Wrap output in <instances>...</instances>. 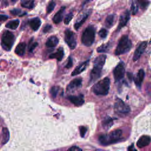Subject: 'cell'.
<instances>
[{
    "instance_id": "obj_4",
    "label": "cell",
    "mask_w": 151,
    "mask_h": 151,
    "mask_svg": "<svg viewBox=\"0 0 151 151\" xmlns=\"http://www.w3.org/2000/svg\"><path fill=\"white\" fill-rule=\"evenodd\" d=\"M132 46V42L129 38L128 36L124 35L119 40V42L115 50V54L116 56L125 54L130 51Z\"/></svg>"
},
{
    "instance_id": "obj_22",
    "label": "cell",
    "mask_w": 151,
    "mask_h": 151,
    "mask_svg": "<svg viewBox=\"0 0 151 151\" xmlns=\"http://www.w3.org/2000/svg\"><path fill=\"white\" fill-rule=\"evenodd\" d=\"M113 124V119L108 116L105 117L102 121V126L106 130L109 129Z\"/></svg>"
},
{
    "instance_id": "obj_11",
    "label": "cell",
    "mask_w": 151,
    "mask_h": 151,
    "mask_svg": "<svg viewBox=\"0 0 151 151\" xmlns=\"http://www.w3.org/2000/svg\"><path fill=\"white\" fill-rule=\"evenodd\" d=\"M147 45H148V43L146 42H144L136 49L133 58V60L134 62L137 61V60H139V58L144 54Z\"/></svg>"
},
{
    "instance_id": "obj_28",
    "label": "cell",
    "mask_w": 151,
    "mask_h": 151,
    "mask_svg": "<svg viewBox=\"0 0 151 151\" xmlns=\"http://www.w3.org/2000/svg\"><path fill=\"white\" fill-rule=\"evenodd\" d=\"M88 17H89V14H86L81 19H80V21H77V23H76L75 24H74V28L76 30H79V28L80 27H81L83 24H84V23L86 21V20H87V18H88Z\"/></svg>"
},
{
    "instance_id": "obj_1",
    "label": "cell",
    "mask_w": 151,
    "mask_h": 151,
    "mask_svg": "<svg viewBox=\"0 0 151 151\" xmlns=\"http://www.w3.org/2000/svg\"><path fill=\"white\" fill-rule=\"evenodd\" d=\"M106 56L102 54L97 56L93 62V68L90 74L89 85H91L96 82L101 76L102 70L105 64Z\"/></svg>"
},
{
    "instance_id": "obj_37",
    "label": "cell",
    "mask_w": 151,
    "mask_h": 151,
    "mask_svg": "<svg viewBox=\"0 0 151 151\" xmlns=\"http://www.w3.org/2000/svg\"><path fill=\"white\" fill-rule=\"evenodd\" d=\"M73 66V60L71 56H70L68 58V62L67 63L66 65V68H70Z\"/></svg>"
},
{
    "instance_id": "obj_13",
    "label": "cell",
    "mask_w": 151,
    "mask_h": 151,
    "mask_svg": "<svg viewBox=\"0 0 151 151\" xmlns=\"http://www.w3.org/2000/svg\"><path fill=\"white\" fill-rule=\"evenodd\" d=\"M67 98L70 102H72L76 106H82L85 103L84 96L83 95H79V96H69Z\"/></svg>"
},
{
    "instance_id": "obj_17",
    "label": "cell",
    "mask_w": 151,
    "mask_h": 151,
    "mask_svg": "<svg viewBox=\"0 0 151 151\" xmlns=\"http://www.w3.org/2000/svg\"><path fill=\"white\" fill-rule=\"evenodd\" d=\"M65 9H66L65 7H62L58 10V12L54 15V16L53 18V21L54 24H59L62 21Z\"/></svg>"
},
{
    "instance_id": "obj_35",
    "label": "cell",
    "mask_w": 151,
    "mask_h": 151,
    "mask_svg": "<svg viewBox=\"0 0 151 151\" xmlns=\"http://www.w3.org/2000/svg\"><path fill=\"white\" fill-rule=\"evenodd\" d=\"M80 134L82 138H84L86 135V134L87 131V129L85 126H80Z\"/></svg>"
},
{
    "instance_id": "obj_38",
    "label": "cell",
    "mask_w": 151,
    "mask_h": 151,
    "mask_svg": "<svg viewBox=\"0 0 151 151\" xmlns=\"http://www.w3.org/2000/svg\"><path fill=\"white\" fill-rule=\"evenodd\" d=\"M10 13L13 15H18L21 13V11L19 9H13L10 11Z\"/></svg>"
},
{
    "instance_id": "obj_31",
    "label": "cell",
    "mask_w": 151,
    "mask_h": 151,
    "mask_svg": "<svg viewBox=\"0 0 151 151\" xmlns=\"http://www.w3.org/2000/svg\"><path fill=\"white\" fill-rule=\"evenodd\" d=\"M136 2L140 7L142 9L146 8L149 4L148 0H136Z\"/></svg>"
},
{
    "instance_id": "obj_34",
    "label": "cell",
    "mask_w": 151,
    "mask_h": 151,
    "mask_svg": "<svg viewBox=\"0 0 151 151\" xmlns=\"http://www.w3.org/2000/svg\"><path fill=\"white\" fill-rule=\"evenodd\" d=\"M107 33H108V32L106 29L102 28L99 32V36L102 38H105L107 36Z\"/></svg>"
},
{
    "instance_id": "obj_25",
    "label": "cell",
    "mask_w": 151,
    "mask_h": 151,
    "mask_svg": "<svg viewBox=\"0 0 151 151\" xmlns=\"http://www.w3.org/2000/svg\"><path fill=\"white\" fill-rule=\"evenodd\" d=\"M21 5L25 8L31 9L34 6V0H21Z\"/></svg>"
},
{
    "instance_id": "obj_43",
    "label": "cell",
    "mask_w": 151,
    "mask_h": 151,
    "mask_svg": "<svg viewBox=\"0 0 151 151\" xmlns=\"http://www.w3.org/2000/svg\"><path fill=\"white\" fill-rule=\"evenodd\" d=\"M11 1H12L13 2H15V1H17V0H11Z\"/></svg>"
},
{
    "instance_id": "obj_20",
    "label": "cell",
    "mask_w": 151,
    "mask_h": 151,
    "mask_svg": "<svg viewBox=\"0 0 151 151\" xmlns=\"http://www.w3.org/2000/svg\"><path fill=\"white\" fill-rule=\"evenodd\" d=\"M26 44L24 42L19 43L15 49V53L19 56H23L25 54Z\"/></svg>"
},
{
    "instance_id": "obj_33",
    "label": "cell",
    "mask_w": 151,
    "mask_h": 151,
    "mask_svg": "<svg viewBox=\"0 0 151 151\" xmlns=\"http://www.w3.org/2000/svg\"><path fill=\"white\" fill-rule=\"evenodd\" d=\"M73 17V14L72 13H70L69 14H68L65 17L64 21V24L66 25H68L70 23V22L71 21V20L72 19Z\"/></svg>"
},
{
    "instance_id": "obj_27",
    "label": "cell",
    "mask_w": 151,
    "mask_h": 151,
    "mask_svg": "<svg viewBox=\"0 0 151 151\" xmlns=\"http://www.w3.org/2000/svg\"><path fill=\"white\" fill-rule=\"evenodd\" d=\"M115 15L111 14L107 17L105 20V26L107 28H111L114 24Z\"/></svg>"
},
{
    "instance_id": "obj_26",
    "label": "cell",
    "mask_w": 151,
    "mask_h": 151,
    "mask_svg": "<svg viewBox=\"0 0 151 151\" xmlns=\"http://www.w3.org/2000/svg\"><path fill=\"white\" fill-rule=\"evenodd\" d=\"M19 24V21L18 19H15L10 21L9 22L7 23L5 25V27L8 28L11 30H16Z\"/></svg>"
},
{
    "instance_id": "obj_41",
    "label": "cell",
    "mask_w": 151,
    "mask_h": 151,
    "mask_svg": "<svg viewBox=\"0 0 151 151\" xmlns=\"http://www.w3.org/2000/svg\"><path fill=\"white\" fill-rule=\"evenodd\" d=\"M8 18V17L7 15H3V14H1V15H0V19H1V21H5V20H7Z\"/></svg>"
},
{
    "instance_id": "obj_14",
    "label": "cell",
    "mask_w": 151,
    "mask_h": 151,
    "mask_svg": "<svg viewBox=\"0 0 151 151\" xmlns=\"http://www.w3.org/2000/svg\"><path fill=\"white\" fill-rule=\"evenodd\" d=\"M151 141V138L150 136L147 135H144L140 137L137 142V146L139 148H143L145 146H148Z\"/></svg>"
},
{
    "instance_id": "obj_21",
    "label": "cell",
    "mask_w": 151,
    "mask_h": 151,
    "mask_svg": "<svg viewBox=\"0 0 151 151\" xmlns=\"http://www.w3.org/2000/svg\"><path fill=\"white\" fill-rule=\"evenodd\" d=\"M58 43V39L56 36L50 37L47 40L46 45L47 47H55Z\"/></svg>"
},
{
    "instance_id": "obj_36",
    "label": "cell",
    "mask_w": 151,
    "mask_h": 151,
    "mask_svg": "<svg viewBox=\"0 0 151 151\" xmlns=\"http://www.w3.org/2000/svg\"><path fill=\"white\" fill-rule=\"evenodd\" d=\"M138 5L135 2H132V5H131V11H132V14L133 15L136 14V13L138 12Z\"/></svg>"
},
{
    "instance_id": "obj_6",
    "label": "cell",
    "mask_w": 151,
    "mask_h": 151,
    "mask_svg": "<svg viewBox=\"0 0 151 151\" xmlns=\"http://www.w3.org/2000/svg\"><path fill=\"white\" fill-rule=\"evenodd\" d=\"M14 41L15 36L14 34L8 30H5L1 37V46L7 52L10 51L14 45Z\"/></svg>"
},
{
    "instance_id": "obj_40",
    "label": "cell",
    "mask_w": 151,
    "mask_h": 151,
    "mask_svg": "<svg viewBox=\"0 0 151 151\" xmlns=\"http://www.w3.org/2000/svg\"><path fill=\"white\" fill-rule=\"evenodd\" d=\"M68 150H71V151H80L82 150V149H80V148H79L78 146H73L72 148H70L68 149Z\"/></svg>"
},
{
    "instance_id": "obj_16",
    "label": "cell",
    "mask_w": 151,
    "mask_h": 151,
    "mask_svg": "<svg viewBox=\"0 0 151 151\" xmlns=\"http://www.w3.org/2000/svg\"><path fill=\"white\" fill-rule=\"evenodd\" d=\"M89 61L90 60H88L86 62H84L83 63H81L80 64H79L74 70L73 71L72 73V76H77L79 74H80L81 73H82L83 71L86 69V68L87 67V66H89Z\"/></svg>"
},
{
    "instance_id": "obj_24",
    "label": "cell",
    "mask_w": 151,
    "mask_h": 151,
    "mask_svg": "<svg viewBox=\"0 0 151 151\" xmlns=\"http://www.w3.org/2000/svg\"><path fill=\"white\" fill-rule=\"evenodd\" d=\"M111 44L108 42L106 44H103L102 46H99L97 48V52L98 53H108L111 48Z\"/></svg>"
},
{
    "instance_id": "obj_9",
    "label": "cell",
    "mask_w": 151,
    "mask_h": 151,
    "mask_svg": "<svg viewBox=\"0 0 151 151\" xmlns=\"http://www.w3.org/2000/svg\"><path fill=\"white\" fill-rule=\"evenodd\" d=\"M125 74V67L123 62L119 63L113 70V76L115 82H119L122 80Z\"/></svg>"
},
{
    "instance_id": "obj_23",
    "label": "cell",
    "mask_w": 151,
    "mask_h": 151,
    "mask_svg": "<svg viewBox=\"0 0 151 151\" xmlns=\"http://www.w3.org/2000/svg\"><path fill=\"white\" fill-rule=\"evenodd\" d=\"M9 139V132L7 128H3L2 129V145L6 144Z\"/></svg>"
},
{
    "instance_id": "obj_19",
    "label": "cell",
    "mask_w": 151,
    "mask_h": 151,
    "mask_svg": "<svg viewBox=\"0 0 151 151\" xmlns=\"http://www.w3.org/2000/svg\"><path fill=\"white\" fill-rule=\"evenodd\" d=\"M64 50L62 47H59L57 52L56 53H52V54L50 55V58H56L57 59L58 62L62 61L63 57H64Z\"/></svg>"
},
{
    "instance_id": "obj_32",
    "label": "cell",
    "mask_w": 151,
    "mask_h": 151,
    "mask_svg": "<svg viewBox=\"0 0 151 151\" xmlns=\"http://www.w3.org/2000/svg\"><path fill=\"white\" fill-rule=\"evenodd\" d=\"M59 92V87H57V86H53L51 88V89H50V94L52 95V97L53 98H55L56 97L58 93Z\"/></svg>"
},
{
    "instance_id": "obj_8",
    "label": "cell",
    "mask_w": 151,
    "mask_h": 151,
    "mask_svg": "<svg viewBox=\"0 0 151 151\" xmlns=\"http://www.w3.org/2000/svg\"><path fill=\"white\" fill-rule=\"evenodd\" d=\"M115 110L117 114L126 115L130 112V107L120 99H117L115 103Z\"/></svg>"
},
{
    "instance_id": "obj_7",
    "label": "cell",
    "mask_w": 151,
    "mask_h": 151,
    "mask_svg": "<svg viewBox=\"0 0 151 151\" xmlns=\"http://www.w3.org/2000/svg\"><path fill=\"white\" fill-rule=\"evenodd\" d=\"M64 40L68 46L74 50L77 46V40L75 34L70 30H66L64 33Z\"/></svg>"
},
{
    "instance_id": "obj_42",
    "label": "cell",
    "mask_w": 151,
    "mask_h": 151,
    "mask_svg": "<svg viewBox=\"0 0 151 151\" xmlns=\"http://www.w3.org/2000/svg\"><path fill=\"white\" fill-rule=\"evenodd\" d=\"M133 147H134V146H133V145H132V146H130L128 148V150H132V149H133V150H136L135 149L133 148Z\"/></svg>"
},
{
    "instance_id": "obj_10",
    "label": "cell",
    "mask_w": 151,
    "mask_h": 151,
    "mask_svg": "<svg viewBox=\"0 0 151 151\" xmlns=\"http://www.w3.org/2000/svg\"><path fill=\"white\" fill-rule=\"evenodd\" d=\"M82 85V79L81 78H76L68 84L67 87V91L68 92H73L81 87Z\"/></svg>"
},
{
    "instance_id": "obj_18",
    "label": "cell",
    "mask_w": 151,
    "mask_h": 151,
    "mask_svg": "<svg viewBox=\"0 0 151 151\" xmlns=\"http://www.w3.org/2000/svg\"><path fill=\"white\" fill-rule=\"evenodd\" d=\"M41 20L38 17L32 18L29 21V25L33 31H37V30H38L40 27L41 26Z\"/></svg>"
},
{
    "instance_id": "obj_12",
    "label": "cell",
    "mask_w": 151,
    "mask_h": 151,
    "mask_svg": "<svg viewBox=\"0 0 151 151\" xmlns=\"http://www.w3.org/2000/svg\"><path fill=\"white\" fill-rule=\"evenodd\" d=\"M129 19H130V12L129 11H128V10H126L124 13H123L121 15H120L119 26L117 27V30H120V29L124 27L128 23Z\"/></svg>"
},
{
    "instance_id": "obj_30",
    "label": "cell",
    "mask_w": 151,
    "mask_h": 151,
    "mask_svg": "<svg viewBox=\"0 0 151 151\" xmlns=\"http://www.w3.org/2000/svg\"><path fill=\"white\" fill-rule=\"evenodd\" d=\"M56 5V3L55 2V1L54 0H52V1H50V3H48L47 7V14H50L51 13L55 8Z\"/></svg>"
},
{
    "instance_id": "obj_15",
    "label": "cell",
    "mask_w": 151,
    "mask_h": 151,
    "mask_svg": "<svg viewBox=\"0 0 151 151\" xmlns=\"http://www.w3.org/2000/svg\"><path fill=\"white\" fill-rule=\"evenodd\" d=\"M145 77V72L143 69L139 70L136 76L134 77V82L136 86L140 88L141 87L142 83L143 82V80Z\"/></svg>"
},
{
    "instance_id": "obj_3",
    "label": "cell",
    "mask_w": 151,
    "mask_h": 151,
    "mask_svg": "<svg viewBox=\"0 0 151 151\" xmlns=\"http://www.w3.org/2000/svg\"><path fill=\"white\" fill-rule=\"evenodd\" d=\"M110 85V80L109 78L105 77L93 86L92 91L97 96H106L109 92Z\"/></svg>"
},
{
    "instance_id": "obj_2",
    "label": "cell",
    "mask_w": 151,
    "mask_h": 151,
    "mask_svg": "<svg viewBox=\"0 0 151 151\" xmlns=\"http://www.w3.org/2000/svg\"><path fill=\"white\" fill-rule=\"evenodd\" d=\"M122 130L116 129L107 134H103L99 136V143L102 145L107 146L118 142L121 140Z\"/></svg>"
},
{
    "instance_id": "obj_5",
    "label": "cell",
    "mask_w": 151,
    "mask_h": 151,
    "mask_svg": "<svg viewBox=\"0 0 151 151\" xmlns=\"http://www.w3.org/2000/svg\"><path fill=\"white\" fill-rule=\"evenodd\" d=\"M96 31L93 26H89L85 30L82 36V43L83 45L90 47L91 46L95 40Z\"/></svg>"
},
{
    "instance_id": "obj_29",
    "label": "cell",
    "mask_w": 151,
    "mask_h": 151,
    "mask_svg": "<svg viewBox=\"0 0 151 151\" xmlns=\"http://www.w3.org/2000/svg\"><path fill=\"white\" fill-rule=\"evenodd\" d=\"M34 38H32L31 40H30L29 42V45H28V51L30 53H32L34 49L36 48V47L38 46V43L37 42H33Z\"/></svg>"
},
{
    "instance_id": "obj_39",
    "label": "cell",
    "mask_w": 151,
    "mask_h": 151,
    "mask_svg": "<svg viewBox=\"0 0 151 151\" xmlns=\"http://www.w3.org/2000/svg\"><path fill=\"white\" fill-rule=\"evenodd\" d=\"M52 28V27L51 25H50V24H47L43 28V32L44 33H47L50 30H51Z\"/></svg>"
}]
</instances>
